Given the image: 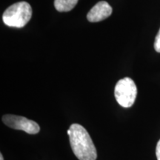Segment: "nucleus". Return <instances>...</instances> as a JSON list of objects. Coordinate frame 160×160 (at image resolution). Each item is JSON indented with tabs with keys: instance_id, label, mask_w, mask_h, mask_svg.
<instances>
[{
	"instance_id": "4",
	"label": "nucleus",
	"mask_w": 160,
	"mask_h": 160,
	"mask_svg": "<svg viewBox=\"0 0 160 160\" xmlns=\"http://www.w3.org/2000/svg\"><path fill=\"white\" fill-rule=\"evenodd\" d=\"M2 122L8 127L15 130L23 131L29 134H37L40 131L39 125L36 122L20 116L4 115Z\"/></svg>"
},
{
	"instance_id": "9",
	"label": "nucleus",
	"mask_w": 160,
	"mask_h": 160,
	"mask_svg": "<svg viewBox=\"0 0 160 160\" xmlns=\"http://www.w3.org/2000/svg\"><path fill=\"white\" fill-rule=\"evenodd\" d=\"M0 160H4V158H3V156H2V153H0Z\"/></svg>"
},
{
	"instance_id": "8",
	"label": "nucleus",
	"mask_w": 160,
	"mask_h": 160,
	"mask_svg": "<svg viewBox=\"0 0 160 160\" xmlns=\"http://www.w3.org/2000/svg\"><path fill=\"white\" fill-rule=\"evenodd\" d=\"M156 155H157V160H160V139L157 142V148H156Z\"/></svg>"
},
{
	"instance_id": "3",
	"label": "nucleus",
	"mask_w": 160,
	"mask_h": 160,
	"mask_svg": "<svg viewBox=\"0 0 160 160\" xmlns=\"http://www.w3.org/2000/svg\"><path fill=\"white\" fill-rule=\"evenodd\" d=\"M117 102L123 108H130L135 102L137 95V88L133 80L125 77L118 81L114 90Z\"/></svg>"
},
{
	"instance_id": "7",
	"label": "nucleus",
	"mask_w": 160,
	"mask_h": 160,
	"mask_svg": "<svg viewBox=\"0 0 160 160\" xmlns=\"http://www.w3.org/2000/svg\"><path fill=\"white\" fill-rule=\"evenodd\" d=\"M154 49L156 51L158 52V53H160V29L159 32L157 33V37L155 38Z\"/></svg>"
},
{
	"instance_id": "5",
	"label": "nucleus",
	"mask_w": 160,
	"mask_h": 160,
	"mask_svg": "<svg viewBox=\"0 0 160 160\" xmlns=\"http://www.w3.org/2000/svg\"><path fill=\"white\" fill-rule=\"evenodd\" d=\"M112 13V8L107 2L101 1L93 6L88 12L87 19L91 22H98L107 19Z\"/></svg>"
},
{
	"instance_id": "1",
	"label": "nucleus",
	"mask_w": 160,
	"mask_h": 160,
	"mask_svg": "<svg viewBox=\"0 0 160 160\" xmlns=\"http://www.w3.org/2000/svg\"><path fill=\"white\" fill-rule=\"evenodd\" d=\"M72 151L79 160H96L97 152L88 132L79 124H72L68 130Z\"/></svg>"
},
{
	"instance_id": "6",
	"label": "nucleus",
	"mask_w": 160,
	"mask_h": 160,
	"mask_svg": "<svg viewBox=\"0 0 160 160\" xmlns=\"http://www.w3.org/2000/svg\"><path fill=\"white\" fill-rule=\"evenodd\" d=\"M79 0H54V7L59 12H68L74 8Z\"/></svg>"
},
{
	"instance_id": "2",
	"label": "nucleus",
	"mask_w": 160,
	"mask_h": 160,
	"mask_svg": "<svg viewBox=\"0 0 160 160\" xmlns=\"http://www.w3.org/2000/svg\"><path fill=\"white\" fill-rule=\"evenodd\" d=\"M32 17L31 6L27 2H19L10 6L2 15L6 25L21 28L27 25Z\"/></svg>"
}]
</instances>
